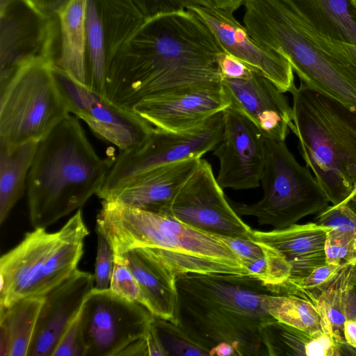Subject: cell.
Returning a JSON list of instances; mask_svg holds the SVG:
<instances>
[{"label": "cell", "mask_w": 356, "mask_h": 356, "mask_svg": "<svg viewBox=\"0 0 356 356\" xmlns=\"http://www.w3.org/2000/svg\"><path fill=\"white\" fill-rule=\"evenodd\" d=\"M94 275L77 269L44 296L27 356H53L70 325L95 288Z\"/></svg>", "instance_id": "cell-19"}, {"label": "cell", "mask_w": 356, "mask_h": 356, "mask_svg": "<svg viewBox=\"0 0 356 356\" xmlns=\"http://www.w3.org/2000/svg\"><path fill=\"white\" fill-rule=\"evenodd\" d=\"M355 277H356V264L355 265Z\"/></svg>", "instance_id": "cell-47"}, {"label": "cell", "mask_w": 356, "mask_h": 356, "mask_svg": "<svg viewBox=\"0 0 356 356\" xmlns=\"http://www.w3.org/2000/svg\"><path fill=\"white\" fill-rule=\"evenodd\" d=\"M115 255L122 259L135 277L141 293L140 304L155 317L178 325L177 277L141 248Z\"/></svg>", "instance_id": "cell-22"}, {"label": "cell", "mask_w": 356, "mask_h": 356, "mask_svg": "<svg viewBox=\"0 0 356 356\" xmlns=\"http://www.w3.org/2000/svg\"><path fill=\"white\" fill-rule=\"evenodd\" d=\"M44 296L22 298L0 307V355L27 356Z\"/></svg>", "instance_id": "cell-25"}, {"label": "cell", "mask_w": 356, "mask_h": 356, "mask_svg": "<svg viewBox=\"0 0 356 356\" xmlns=\"http://www.w3.org/2000/svg\"><path fill=\"white\" fill-rule=\"evenodd\" d=\"M345 265H336L326 262L315 268L305 277L285 282L271 291L275 294L296 296L308 300L315 305L323 291Z\"/></svg>", "instance_id": "cell-31"}, {"label": "cell", "mask_w": 356, "mask_h": 356, "mask_svg": "<svg viewBox=\"0 0 356 356\" xmlns=\"http://www.w3.org/2000/svg\"><path fill=\"white\" fill-rule=\"evenodd\" d=\"M337 40L356 46V10L350 0H291Z\"/></svg>", "instance_id": "cell-29"}, {"label": "cell", "mask_w": 356, "mask_h": 356, "mask_svg": "<svg viewBox=\"0 0 356 356\" xmlns=\"http://www.w3.org/2000/svg\"><path fill=\"white\" fill-rule=\"evenodd\" d=\"M178 325L209 355L222 346L235 356L266 355L263 327L272 292L259 280L232 273H184L176 279Z\"/></svg>", "instance_id": "cell-2"}, {"label": "cell", "mask_w": 356, "mask_h": 356, "mask_svg": "<svg viewBox=\"0 0 356 356\" xmlns=\"http://www.w3.org/2000/svg\"><path fill=\"white\" fill-rule=\"evenodd\" d=\"M328 229L314 222L296 223L280 229H253L250 238L264 253L275 255L287 264L290 268L287 282L302 279L326 263L325 243Z\"/></svg>", "instance_id": "cell-20"}, {"label": "cell", "mask_w": 356, "mask_h": 356, "mask_svg": "<svg viewBox=\"0 0 356 356\" xmlns=\"http://www.w3.org/2000/svg\"><path fill=\"white\" fill-rule=\"evenodd\" d=\"M152 324L168 355H209L179 325L155 316Z\"/></svg>", "instance_id": "cell-32"}, {"label": "cell", "mask_w": 356, "mask_h": 356, "mask_svg": "<svg viewBox=\"0 0 356 356\" xmlns=\"http://www.w3.org/2000/svg\"><path fill=\"white\" fill-rule=\"evenodd\" d=\"M201 159L184 160L144 172L129 180L106 200H114L145 211L167 214L174 197L195 170Z\"/></svg>", "instance_id": "cell-21"}, {"label": "cell", "mask_w": 356, "mask_h": 356, "mask_svg": "<svg viewBox=\"0 0 356 356\" xmlns=\"http://www.w3.org/2000/svg\"><path fill=\"white\" fill-rule=\"evenodd\" d=\"M223 49L190 10L145 18L106 60V97L129 110L141 100L181 86L221 81Z\"/></svg>", "instance_id": "cell-1"}, {"label": "cell", "mask_w": 356, "mask_h": 356, "mask_svg": "<svg viewBox=\"0 0 356 356\" xmlns=\"http://www.w3.org/2000/svg\"><path fill=\"white\" fill-rule=\"evenodd\" d=\"M222 132V112L188 131L175 132L154 127L149 139L140 147L120 151L97 195L106 200L144 172L184 160L201 159L218 146Z\"/></svg>", "instance_id": "cell-10"}, {"label": "cell", "mask_w": 356, "mask_h": 356, "mask_svg": "<svg viewBox=\"0 0 356 356\" xmlns=\"http://www.w3.org/2000/svg\"><path fill=\"white\" fill-rule=\"evenodd\" d=\"M97 220L102 224L114 254L141 248L176 277L184 273L249 275L220 235L169 215L104 200Z\"/></svg>", "instance_id": "cell-4"}, {"label": "cell", "mask_w": 356, "mask_h": 356, "mask_svg": "<svg viewBox=\"0 0 356 356\" xmlns=\"http://www.w3.org/2000/svg\"><path fill=\"white\" fill-rule=\"evenodd\" d=\"M114 159L99 157L78 118L67 115L38 144L27 179L32 227L47 228L103 186Z\"/></svg>", "instance_id": "cell-3"}, {"label": "cell", "mask_w": 356, "mask_h": 356, "mask_svg": "<svg viewBox=\"0 0 356 356\" xmlns=\"http://www.w3.org/2000/svg\"><path fill=\"white\" fill-rule=\"evenodd\" d=\"M267 307L269 314L277 321L309 334L325 330L332 332L316 306L305 298L271 292L267 296Z\"/></svg>", "instance_id": "cell-30"}, {"label": "cell", "mask_w": 356, "mask_h": 356, "mask_svg": "<svg viewBox=\"0 0 356 356\" xmlns=\"http://www.w3.org/2000/svg\"><path fill=\"white\" fill-rule=\"evenodd\" d=\"M97 250L95 269V289H109L114 264V250L102 224L97 220Z\"/></svg>", "instance_id": "cell-35"}, {"label": "cell", "mask_w": 356, "mask_h": 356, "mask_svg": "<svg viewBox=\"0 0 356 356\" xmlns=\"http://www.w3.org/2000/svg\"><path fill=\"white\" fill-rule=\"evenodd\" d=\"M222 113V136L213 150L220 163L216 180L222 189L257 188L261 184L265 165V136L236 109L229 106Z\"/></svg>", "instance_id": "cell-15"}, {"label": "cell", "mask_w": 356, "mask_h": 356, "mask_svg": "<svg viewBox=\"0 0 356 356\" xmlns=\"http://www.w3.org/2000/svg\"><path fill=\"white\" fill-rule=\"evenodd\" d=\"M220 236L238 255L249 275L262 281L266 273V260L261 246L251 238Z\"/></svg>", "instance_id": "cell-33"}, {"label": "cell", "mask_w": 356, "mask_h": 356, "mask_svg": "<svg viewBox=\"0 0 356 356\" xmlns=\"http://www.w3.org/2000/svg\"><path fill=\"white\" fill-rule=\"evenodd\" d=\"M356 214V194L346 203ZM356 236V233H355Z\"/></svg>", "instance_id": "cell-45"}, {"label": "cell", "mask_w": 356, "mask_h": 356, "mask_svg": "<svg viewBox=\"0 0 356 356\" xmlns=\"http://www.w3.org/2000/svg\"><path fill=\"white\" fill-rule=\"evenodd\" d=\"M89 231L79 209L57 232L35 228L0 259V307L44 296L78 268Z\"/></svg>", "instance_id": "cell-7"}, {"label": "cell", "mask_w": 356, "mask_h": 356, "mask_svg": "<svg viewBox=\"0 0 356 356\" xmlns=\"http://www.w3.org/2000/svg\"><path fill=\"white\" fill-rule=\"evenodd\" d=\"M146 336L129 344L118 356H149V348Z\"/></svg>", "instance_id": "cell-42"}, {"label": "cell", "mask_w": 356, "mask_h": 356, "mask_svg": "<svg viewBox=\"0 0 356 356\" xmlns=\"http://www.w3.org/2000/svg\"><path fill=\"white\" fill-rule=\"evenodd\" d=\"M166 215L221 236L250 238L253 230L229 204L211 164L203 159L174 197Z\"/></svg>", "instance_id": "cell-13"}, {"label": "cell", "mask_w": 356, "mask_h": 356, "mask_svg": "<svg viewBox=\"0 0 356 356\" xmlns=\"http://www.w3.org/2000/svg\"><path fill=\"white\" fill-rule=\"evenodd\" d=\"M43 13L57 15L70 0H31Z\"/></svg>", "instance_id": "cell-41"}, {"label": "cell", "mask_w": 356, "mask_h": 356, "mask_svg": "<svg viewBox=\"0 0 356 356\" xmlns=\"http://www.w3.org/2000/svg\"><path fill=\"white\" fill-rule=\"evenodd\" d=\"M243 5L249 34L286 57L307 86L356 70V46L331 36L312 14L291 0H245Z\"/></svg>", "instance_id": "cell-5"}, {"label": "cell", "mask_w": 356, "mask_h": 356, "mask_svg": "<svg viewBox=\"0 0 356 356\" xmlns=\"http://www.w3.org/2000/svg\"><path fill=\"white\" fill-rule=\"evenodd\" d=\"M355 265H345L323 291L315 303L334 335L344 341V322L346 320L356 321Z\"/></svg>", "instance_id": "cell-27"}, {"label": "cell", "mask_w": 356, "mask_h": 356, "mask_svg": "<svg viewBox=\"0 0 356 356\" xmlns=\"http://www.w3.org/2000/svg\"><path fill=\"white\" fill-rule=\"evenodd\" d=\"M86 356H118L145 337L154 316L143 305L127 300L110 289L95 288L81 312Z\"/></svg>", "instance_id": "cell-11"}, {"label": "cell", "mask_w": 356, "mask_h": 356, "mask_svg": "<svg viewBox=\"0 0 356 356\" xmlns=\"http://www.w3.org/2000/svg\"><path fill=\"white\" fill-rule=\"evenodd\" d=\"M261 334L266 355H343L345 342L328 330L311 335L276 320L263 327Z\"/></svg>", "instance_id": "cell-23"}, {"label": "cell", "mask_w": 356, "mask_h": 356, "mask_svg": "<svg viewBox=\"0 0 356 356\" xmlns=\"http://www.w3.org/2000/svg\"><path fill=\"white\" fill-rule=\"evenodd\" d=\"M87 86L106 97V50L97 0H88L86 19Z\"/></svg>", "instance_id": "cell-28"}, {"label": "cell", "mask_w": 356, "mask_h": 356, "mask_svg": "<svg viewBox=\"0 0 356 356\" xmlns=\"http://www.w3.org/2000/svg\"><path fill=\"white\" fill-rule=\"evenodd\" d=\"M215 6L226 10L230 12H234L238 9L243 3L245 0H213Z\"/></svg>", "instance_id": "cell-44"}, {"label": "cell", "mask_w": 356, "mask_h": 356, "mask_svg": "<svg viewBox=\"0 0 356 356\" xmlns=\"http://www.w3.org/2000/svg\"><path fill=\"white\" fill-rule=\"evenodd\" d=\"M230 106L248 117L264 136L285 141L292 123L286 97L261 73L253 70L244 79H222Z\"/></svg>", "instance_id": "cell-18"}, {"label": "cell", "mask_w": 356, "mask_h": 356, "mask_svg": "<svg viewBox=\"0 0 356 356\" xmlns=\"http://www.w3.org/2000/svg\"><path fill=\"white\" fill-rule=\"evenodd\" d=\"M39 141L17 145L0 144V223L22 197Z\"/></svg>", "instance_id": "cell-26"}, {"label": "cell", "mask_w": 356, "mask_h": 356, "mask_svg": "<svg viewBox=\"0 0 356 356\" xmlns=\"http://www.w3.org/2000/svg\"><path fill=\"white\" fill-rule=\"evenodd\" d=\"M343 336L346 343L356 350V321L346 320L343 323Z\"/></svg>", "instance_id": "cell-43"}, {"label": "cell", "mask_w": 356, "mask_h": 356, "mask_svg": "<svg viewBox=\"0 0 356 356\" xmlns=\"http://www.w3.org/2000/svg\"><path fill=\"white\" fill-rule=\"evenodd\" d=\"M0 85L39 53L58 24L31 0H1Z\"/></svg>", "instance_id": "cell-17"}, {"label": "cell", "mask_w": 356, "mask_h": 356, "mask_svg": "<svg viewBox=\"0 0 356 356\" xmlns=\"http://www.w3.org/2000/svg\"><path fill=\"white\" fill-rule=\"evenodd\" d=\"M353 7L356 10V0H350Z\"/></svg>", "instance_id": "cell-46"}, {"label": "cell", "mask_w": 356, "mask_h": 356, "mask_svg": "<svg viewBox=\"0 0 356 356\" xmlns=\"http://www.w3.org/2000/svg\"><path fill=\"white\" fill-rule=\"evenodd\" d=\"M145 18L185 10L194 6H215L213 0H133Z\"/></svg>", "instance_id": "cell-38"}, {"label": "cell", "mask_w": 356, "mask_h": 356, "mask_svg": "<svg viewBox=\"0 0 356 356\" xmlns=\"http://www.w3.org/2000/svg\"><path fill=\"white\" fill-rule=\"evenodd\" d=\"M290 92V130L306 165L332 205L347 203L356 194V116L302 82Z\"/></svg>", "instance_id": "cell-6"}, {"label": "cell", "mask_w": 356, "mask_h": 356, "mask_svg": "<svg viewBox=\"0 0 356 356\" xmlns=\"http://www.w3.org/2000/svg\"><path fill=\"white\" fill-rule=\"evenodd\" d=\"M218 70L222 79H244L254 70L236 57L222 51L218 58Z\"/></svg>", "instance_id": "cell-40"}, {"label": "cell", "mask_w": 356, "mask_h": 356, "mask_svg": "<svg viewBox=\"0 0 356 356\" xmlns=\"http://www.w3.org/2000/svg\"><path fill=\"white\" fill-rule=\"evenodd\" d=\"M88 0H70L57 14L60 47L54 68L87 86L86 19Z\"/></svg>", "instance_id": "cell-24"}, {"label": "cell", "mask_w": 356, "mask_h": 356, "mask_svg": "<svg viewBox=\"0 0 356 356\" xmlns=\"http://www.w3.org/2000/svg\"><path fill=\"white\" fill-rule=\"evenodd\" d=\"M57 36L0 85V144L39 141L70 114L54 73Z\"/></svg>", "instance_id": "cell-8"}, {"label": "cell", "mask_w": 356, "mask_h": 356, "mask_svg": "<svg viewBox=\"0 0 356 356\" xmlns=\"http://www.w3.org/2000/svg\"><path fill=\"white\" fill-rule=\"evenodd\" d=\"M109 289L127 300L138 303L141 302L140 290L131 271L122 259L115 254Z\"/></svg>", "instance_id": "cell-36"}, {"label": "cell", "mask_w": 356, "mask_h": 356, "mask_svg": "<svg viewBox=\"0 0 356 356\" xmlns=\"http://www.w3.org/2000/svg\"><path fill=\"white\" fill-rule=\"evenodd\" d=\"M187 10L205 23L224 51L261 73L282 92L291 90L295 86L294 72L287 58L255 41L232 12L216 6H194Z\"/></svg>", "instance_id": "cell-16"}, {"label": "cell", "mask_w": 356, "mask_h": 356, "mask_svg": "<svg viewBox=\"0 0 356 356\" xmlns=\"http://www.w3.org/2000/svg\"><path fill=\"white\" fill-rule=\"evenodd\" d=\"M326 262L336 265L356 264L355 234L329 229L325 243Z\"/></svg>", "instance_id": "cell-34"}, {"label": "cell", "mask_w": 356, "mask_h": 356, "mask_svg": "<svg viewBox=\"0 0 356 356\" xmlns=\"http://www.w3.org/2000/svg\"><path fill=\"white\" fill-rule=\"evenodd\" d=\"M314 222L328 229L356 233V214L346 203L328 205L317 213Z\"/></svg>", "instance_id": "cell-37"}, {"label": "cell", "mask_w": 356, "mask_h": 356, "mask_svg": "<svg viewBox=\"0 0 356 356\" xmlns=\"http://www.w3.org/2000/svg\"><path fill=\"white\" fill-rule=\"evenodd\" d=\"M81 312L65 332L53 356H86Z\"/></svg>", "instance_id": "cell-39"}, {"label": "cell", "mask_w": 356, "mask_h": 356, "mask_svg": "<svg viewBox=\"0 0 356 356\" xmlns=\"http://www.w3.org/2000/svg\"><path fill=\"white\" fill-rule=\"evenodd\" d=\"M230 106L221 81L172 88L149 97L132 111L154 127L179 132L195 129Z\"/></svg>", "instance_id": "cell-14"}, {"label": "cell", "mask_w": 356, "mask_h": 356, "mask_svg": "<svg viewBox=\"0 0 356 356\" xmlns=\"http://www.w3.org/2000/svg\"><path fill=\"white\" fill-rule=\"evenodd\" d=\"M60 92L68 111L83 120L101 139L120 151L132 150L143 145L154 127L132 110L124 108L54 67Z\"/></svg>", "instance_id": "cell-12"}, {"label": "cell", "mask_w": 356, "mask_h": 356, "mask_svg": "<svg viewBox=\"0 0 356 356\" xmlns=\"http://www.w3.org/2000/svg\"><path fill=\"white\" fill-rule=\"evenodd\" d=\"M264 141L263 196L252 204L234 202L237 214L253 216L259 225L280 229L325 209L329 200L309 168L296 161L284 141L266 136Z\"/></svg>", "instance_id": "cell-9"}]
</instances>
